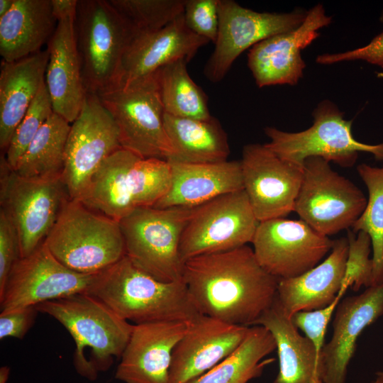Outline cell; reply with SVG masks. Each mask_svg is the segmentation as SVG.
Listing matches in <instances>:
<instances>
[{
  "instance_id": "cell-1",
  "label": "cell",
  "mask_w": 383,
  "mask_h": 383,
  "mask_svg": "<svg viewBox=\"0 0 383 383\" xmlns=\"http://www.w3.org/2000/svg\"><path fill=\"white\" fill-rule=\"evenodd\" d=\"M182 279L199 313L248 327L273 304L279 279L248 245L187 260Z\"/></svg>"
},
{
  "instance_id": "cell-2",
  "label": "cell",
  "mask_w": 383,
  "mask_h": 383,
  "mask_svg": "<svg viewBox=\"0 0 383 383\" xmlns=\"http://www.w3.org/2000/svg\"><path fill=\"white\" fill-rule=\"evenodd\" d=\"M87 294L133 324L190 322L199 313L183 280L164 282L137 267L127 256L99 272Z\"/></svg>"
},
{
  "instance_id": "cell-3",
  "label": "cell",
  "mask_w": 383,
  "mask_h": 383,
  "mask_svg": "<svg viewBox=\"0 0 383 383\" xmlns=\"http://www.w3.org/2000/svg\"><path fill=\"white\" fill-rule=\"evenodd\" d=\"M35 308L60 322L75 343L73 363L77 373L94 381L99 372L108 370L120 358L134 324L120 317L103 301L87 293L41 303Z\"/></svg>"
},
{
  "instance_id": "cell-4",
  "label": "cell",
  "mask_w": 383,
  "mask_h": 383,
  "mask_svg": "<svg viewBox=\"0 0 383 383\" xmlns=\"http://www.w3.org/2000/svg\"><path fill=\"white\" fill-rule=\"evenodd\" d=\"M172 180L168 161L143 158L121 148L102 162L78 201L119 222L135 209L153 207L168 192Z\"/></svg>"
},
{
  "instance_id": "cell-5",
  "label": "cell",
  "mask_w": 383,
  "mask_h": 383,
  "mask_svg": "<svg viewBox=\"0 0 383 383\" xmlns=\"http://www.w3.org/2000/svg\"><path fill=\"white\" fill-rule=\"evenodd\" d=\"M74 34L86 91L118 87L121 62L136 34L109 0H78Z\"/></svg>"
},
{
  "instance_id": "cell-6",
  "label": "cell",
  "mask_w": 383,
  "mask_h": 383,
  "mask_svg": "<svg viewBox=\"0 0 383 383\" xmlns=\"http://www.w3.org/2000/svg\"><path fill=\"white\" fill-rule=\"evenodd\" d=\"M44 243L60 262L82 274L99 273L126 255L119 222L74 199L65 204Z\"/></svg>"
},
{
  "instance_id": "cell-7",
  "label": "cell",
  "mask_w": 383,
  "mask_h": 383,
  "mask_svg": "<svg viewBox=\"0 0 383 383\" xmlns=\"http://www.w3.org/2000/svg\"><path fill=\"white\" fill-rule=\"evenodd\" d=\"M194 209L140 207L132 211L119 221L126 256L159 281L183 280L179 243Z\"/></svg>"
},
{
  "instance_id": "cell-8",
  "label": "cell",
  "mask_w": 383,
  "mask_h": 383,
  "mask_svg": "<svg viewBox=\"0 0 383 383\" xmlns=\"http://www.w3.org/2000/svg\"><path fill=\"white\" fill-rule=\"evenodd\" d=\"M97 95L118 126L122 148L143 158H172L156 72Z\"/></svg>"
},
{
  "instance_id": "cell-9",
  "label": "cell",
  "mask_w": 383,
  "mask_h": 383,
  "mask_svg": "<svg viewBox=\"0 0 383 383\" xmlns=\"http://www.w3.org/2000/svg\"><path fill=\"white\" fill-rule=\"evenodd\" d=\"M329 100L321 101L312 113L313 125L300 132H286L274 127L265 128L270 141L265 145L280 158L303 167L311 157H319L343 167H351L358 153L365 152L383 161V143L365 144L352 133L353 121Z\"/></svg>"
},
{
  "instance_id": "cell-10",
  "label": "cell",
  "mask_w": 383,
  "mask_h": 383,
  "mask_svg": "<svg viewBox=\"0 0 383 383\" xmlns=\"http://www.w3.org/2000/svg\"><path fill=\"white\" fill-rule=\"evenodd\" d=\"M62 178L29 179L20 176L0 157V210L17 233L20 257L41 245L70 200Z\"/></svg>"
},
{
  "instance_id": "cell-11",
  "label": "cell",
  "mask_w": 383,
  "mask_h": 383,
  "mask_svg": "<svg viewBox=\"0 0 383 383\" xmlns=\"http://www.w3.org/2000/svg\"><path fill=\"white\" fill-rule=\"evenodd\" d=\"M367 202L360 189L333 171L329 162L319 157L304 161L294 211L318 233L328 237L350 229Z\"/></svg>"
},
{
  "instance_id": "cell-12",
  "label": "cell",
  "mask_w": 383,
  "mask_h": 383,
  "mask_svg": "<svg viewBox=\"0 0 383 383\" xmlns=\"http://www.w3.org/2000/svg\"><path fill=\"white\" fill-rule=\"evenodd\" d=\"M259 221L243 189L195 207L182 233L179 255L189 259L252 243Z\"/></svg>"
},
{
  "instance_id": "cell-13",
  "label": "cell",
  "mask_w": 383,
  "mask_h": 383,
  "mask_svg": "<svg viewBox=\"0 0 383 383\" xmlns=\"http://www.w3.org/2000/svg\"><path fill=\"white\" fill-rule=\"evenodd\" d=\"M122 148L118 126L97 94L86 92L71 123L62 179L70 199L79 200L102 162Z\"/></svg>"
},
{
  "instance_id": "cell-14",
  "label": "cell",
  "mask_w": 383,
  "mask_h": 383,
  "mask_svg": "<svg viewBox=\"0 0 383 383\" xmlns=\"http://www.w3.org/2000/svg\"><path fill=\"white\" fill-rule=\"evenodd\" d=\"M307 11L289 13L257 12L233 0H219V25L214 50L204 69L211 82L221 81L234 61L248 49L273 35L299 26Z\"/></svg>"
},
{
  "instance_id": "cell-15",
  "label": "cell",
  "mask_w": 383,
  "mask_h": 383,
  "mask_svg": "<svg viewBox=\"0 0 383 383\" xmlns=\"http://www.w3.org/2000/svg\"><path fill=\"white\" fill-rule=\"evenodd\" d=\"M97 274H82L67 268L43 242L13 265L0 294L1 313L87 293Z\"/></svg>"
},
{
  "instance_id": "cell-16",
  "label": "cell",
  "mask_w": 383,
  "mask_h": 383,
  "mask_svg": "<svg viewBox=\"0 0 383 383\" xmlns=\"http://www.w3.org/2000/svg\"><path fill=\"white\" fill-rule=\"evenodd\" d=\"M252 243L261 267L278 279H287L316 266L334 240L301 219L279 218L260 222Z\"/></svg>"
},
{
  "instance_id": "cell-17",
  "label": "cell",
  "mask_w": 383,
  "mask_h": 383,
  "mask_svg": "<svg viewBox=\"0 0 383 383\" xmlns=\"http://www.w3.org/2000/svg\"><path fill=\"white\" fill-rule=\"evenodd\" d=\"M240 162L243 190L259 222L284 218L294 211L303 167L257 143L243 147Z\"/></svg>"
},
{
  "instance_id": "cell-18",
  "label": "cell",
  "mask_w": 383,
  "mask_h": 383,
  "mask_svg": "<svg viewBox=\"0 0 383 383\" xmlns=\"http://www.w3.org/2000/svg\"><path fill=\"white\" fill-rule=\"evenodd\" d=\"M331 22L332 17L326 14L321 4H318L307 11L304 22L297 28L252 47L248 54V66L256 84L260 88L296 84L306 67L301 50L319 37L320 29Z\"/></svg>"
},
{
  "instance_id": "cell-19",
  "label": "cell",
  "mask_w": 383,
  "mask_h": 383,
  "mask_svg": "<svg viewBox=\"0 0 383 383\" xmlns=\"http://www.w3.org/2000/svg\"><path fill=\"white\" fill-rule=\"evenodd\" d=\"M249 330L248 326L197 316L173 350L170 383H187L206 372L231 355Z\"/></svg>"
},
{
  "instance_id": "cell-20",
  "label": "cell",
  "mask_w": 383,
  "mask_h": 383,
  "mask_svg": "<svg viewBox=\"0 0 383 383\" xmlns=\"http://www.w3.org/2000/svg\"><path fill=\"white\" fill-rule=\"evenodd\" d=\"M190 322L134 324L115 377L125 383H170L173 350Z\"/></svg>"
},
{
  "instance_id": "cell-21",
  "label": "cell",
  "mask_w": 383,
  "mask_h": 383,
  "mask_svg": "<svg viewBox=\"0 0 383 383\" xmlns=\"http://www.w3.org/2000/svg\"><path fill=\"white\" fill-rule=\"evenodd\" d=\"M209 43L187 27L183 14L158 30L136 33L123 56L117 87L151 74L176 60L189 62Z\"/></svg>"
},
{
  "instance_id": "cell-22",
  "label": "cell",
  "mask_w": 383,
  "mask_h": 383,
  "mask_svg": "<svg viewBox=\"0 0 383 383\" xmlns=\"http://www.w3.org/2000/svg\"><path fill=\"white\" fill-rule=\"evenodd\" d=\"M383 315V284L348 296L337 306L330 341L321 352L323 383H345L348 366L362 331Z\"/></svg>"
},
{
  "instance_id": "cell-23",
  "label": "cell",
  "mask_w": 383,
  "mask_h": 383,
  "mask_svg": "<svg viewBox=\"0 0 383 383\" xmlns=\"http://www.w3.org/2000/svg\"><path fill=\"white\" fill-rule=\"evenodd\" d=\"M75 14L57 21L46 49L48 62L45 84L53 112L70 123L78 116L87 92L75 40Z\"/></svg>"
},
{
  "instance_id": "cell-24",
  "label": "cell",
  "mask_w": 383,
  "mask_h": 383,
  "mask_svg": "<svg viewBox=\"0 0 383 383\" xmlns=\"http://www.w3.org/2000/svg\"><path fill=\"white\" fill-rule=\"evenodd\" d=\"M169 162L172 172V185L155 208L196 207L220 196L243 189L240 161Z\"/></svg>"
},
{
  "instance_id": "cell-25",
  "label": "cell",
  "mask_w": 383,
  "mask_h": 383,
  "mask_svg": "<svg viewBox=\"0 0 383 383\" xmlns=\"http://www.w3.org/2000/svg\"><path fill=\"white\" fill-rule=\"evenodd\" d=\"M348 247L347 237L335 240L323 262L296 277L279 279L277 299L287 316L320 309L334 301L344 277Z\"/></svg>"
},
{
  "instance_id": "cell-26",
  "label": "cell",
  "mask_w": 383,
  "mask_h": 383,
  "mask_svg": "<svg viewBox=\"0 0 383 383\" xmlns=\"http://www.w3.org/2000/svg\"><path fill=\"white\" fill-rule=\"evenodd\" d=\"M254 326L266 328L276 343L279 370L272 383L323 381V365L321 353L309 338L299 334L292 318L284 313L277 297Z\"/></svg>"
},
{
  "instance_id": "cell-27",
  "label": "cell",
  "mask_w": 383,
  "mask_h": 383,
  "mask_svg": "<svg viewBox=\"0 0 383 383\" xmlns=\"http://www.w3.org/2000/svg\"><path fill=\"white\" fill-rule=\"evenodd\" d=\"M47 50L13 62L1 60L0 148L6 152L13 133L45 82Z\"/></svg>"
},
{
  "instance_id": "cell-28",
  "label": "cell",
  "mask_w": 383,
  "mask_h": 383,
  "mask_svg": "<svg viewBox=\"0 0 383 383\" xmlns=\"http://www.w3.org/2000/svg\"><path fill=\"white\" fill-rule=\"evenodd\" d=\"M57 25L51 0H14L0 18V55L13 62L35 54L48 43Z\"/></svg>"
},
{
  "instance_id": "cell-29",
  "label": "cell",
  "mask_w": 383,
  "mask_h": 383,
  "mask_svg": "<svg viewBox=\"0 0 383 383\" xmlns=\"http://www.w3.org/2000/svg\"><path fill=\"white\" fill-rule=\"evenodd\" d=\"M164 125L174 155L169 162L213 163L226 161L227 136L218 121L177 117L165 113Z\"/></svg>"
},
{
  "instance_id": "cell-30",
  "label": "cell",
  "mask_w": 383,
  "mask_h": 383,
  "mask_svg": "<svg viewBox=\"0 0 383 383\" xmlns=\"http://www.w3.org/2000/svg\"><path fill=\"white\" fill-rule=\"evenodd\" d=\"M277 348L270 332L262 326L250 327L240 345L228 357L187 383H247L259 377L274 358L264 359Z\"/></svg>"
},
{
  "instance_id": "cell-31",
  "label": "cell",
  "mask_w": 383,
  "mask_h": 383,
  "mask_svg": "<svg viewBox=\"0 0 383 383\" xmlns=\"http://www.w3.org/2000/svg\"><path fill=\"white\" fill-rule=\"evenodd\" d=\"M71 123L52 113L20 159L15 171L35 179L62 178Z\"/></svg>"
},
{
  "instance_id": "cell-32",
  "label": "cell",
  "mask_w": 383,
  "mask_h": 383,
  "mask_svg": "<svg viewBox=\"0 0 383 383\" xmlns=\"http://www.w3.org/2000/svg\"><path fill=\"white\" fill-rule=\"evenodd\" d=\"M187 62L178 60L156 72L165 113L182 118L210 119L208 98L189 76Z\"/></svg>"
},
{
  "instance_id": "cell-33",
  "label": "cell",
  "mask_w": 383,
  "mask_h": 383,
  "mask_svg": "<svg viewBox=\"0 0 383 383\" xmlns=\"http://www.w3.org/2000/svg\"><path fill=\"white\" fill-rule=\"evenodd\" d=\"M357 172L368 191L366 207L353 226L355 233L362 231L371 238L373 251L372 286L383 284V167L365 163L357 167Z\"/></svg>"
},
{
  "instance_id": "cell-34",
  "label": "cell",
  "mask_w": 383,
  "mask_h": 383,
  "mask_svg": "<svg viewBox=\"0 0 383 383\" xmlns=\"http://www.w3.org/2000/svg\"><path fill=\"white\" fill-rule=\"evenodd\" d=\"M136 33L158 30L182 16V0H109Z\"/></svg>"
},
{
  "instance_id": "cell-35",
  "label": "cell",
  "mask_w": 383,
  "mask_h": 383,
  "mask_svg": "<svg viewBox=\"0 0 383 383\" xmlns=\"http://www.w3.org/2000/svg\"><path fill=\"white\" fill-rule=\"evenodd\" d=\"M52 113L51 99L45 82L17 126L4 153L9 165L13 170H15L28 145Z\"/></svg>"
},
{
  "instance_id": "cell-36",
  "label": "cell",
  "mask_w": 383,
  "mask_h": 383,
  "mask_svg": "<svg viewBox=\"0 0 383 383\" xmlns=\"http://www.w3.org/2000/svg\"><path fill=\"white\" fill-rule=\"evenodd\" d=\"M348 254L344 277L338 296L342 298L351 287L358 291L361 287L368 288L373 283V262L370 258L372 242L370 235L360 231L355 233L348 230Z\"/></svg>"
},
{
  "instance_id": "cell-37",
  "label": "cell",
  "mask_w": 383,
  "mask_h": 383,
  "mask_svg": "<svg viewBox=\"0 0 383 383\" xmlns=\"http://www.w3.org/2000/svg\"><path fill=\"white\" fill-rule=\"evenodd\" d=\"M219 0H185L184 18L196 35L215 43L218 31Z\"/></svg>"
},
{
  "instance_id": "cell-38",
  "label": "cell",
  "mask_w": 383,
  "mask_h": 383,
  "mask_svg": "<svg viewBox=\"0 0 383 383\" xmlns=\"http://www.w3.org/2000/svg\"><path fill=\"white\" fill-rule=\"evenodd\" d=\"M341 298L336 299L328 306L316 310L301 311L295 313L292 321L297 328L301 329L321 353L324 346V338L327 326Z\"/></svg>"
},
{
  "instance_id": "cell-39",
  "label": "cell",
  "mask_w": 383,
  "mask_h": 383,
  "mask_svg": "<svg viewBox=\"0 0 383 383\" xmlns=\"http://www.w3.org/2000/svg\"><path fill=\"white\" fill-rule=\"evenodd\" d=\"M19 257V243L16 229L0 210V294L4 291L13 265Z\"/></svg>"
},
{
  "instance_id": "cell-40",
  "label": "cell",
  "mask_w": 383,
  "mask_h": 383,
  "mask_svg": "<svg viewBox=\"0 0 383 383\" xmlns=\"http://www.w3.org/2000/svg\"><path fill=\"white\" fill-rule=\"evenodd\" d=\"M355 60L365 61L383 69V30L363 47L344 52L321 54L316 61L321 65H332Z\"/></svg>"
},
{
  "instance_id": "cell-41",
  "label": "cell",
  "mask_w": 383,
  "mask_h": 383,
  "mask_svg": "<svg viewBox=\"0 0 383 383\" xmlns=\"http://www.w3.org/2000/svg\"><path fill=\"white\" fill-rule=\"evenodd\" d=\"M38 311L28 306L0 313V339L8 337L23 339L34 323Z\"/></svg>"
},
{
  "instance_id": "cell-42",
  "label": "cell",
  "mask_w": 383,
  "mask_h": 383,
  "mask_svg": "<svg viewBox=\"0 0 383 383\" xmlns=\"http://www.w3.org/2000/svg\"><path fill=\"white\" fill-rule=\"evenodd\" d=\"M78 0H51L52 13L58 20L76 13Z\"/></svg>"
},
{
  "instance_id": "cell-43",
  "label": "cell",
  "mask_w": 383,
  "mask_h": 383,
  "mask_svg": "<svg viewBox=\"0 0 383 383\" xmlns=\"http://www.w3.org/2000/svg\"><path fill=\"white\" fill-rule=\"evenodd\" d=\"M14 0H0V18L9 11Z\"/></svg>"
},
{
  "instance_id": "cell-44",
  "label": "cell",
  "mask_w": 383,
  "mask_h": 383,
  "mask_svg": "<svg viewBox=\"0 0 383 383\" xmlns=\"http://www.w3.org/2000/svg\"><path fill=\"white\" fill-rule=\"evenodd\" d=\"M10 375V368L3 366L0 368V383H6Z\"/></svg>"
},
{
  "instance_id": "cell-45",
  "label": "cell",
  "mask_w": 383,
  "mask_h": 383,
  "mask_svg": "<svg viewBox=\"0 0 383 383\" xmlns=\"http://www.w3.org/2000/svg\"><path fill=\"white\" fill-rule=\"evenodd\" d=\"M376 379L372 383H383V371L376 373Z\"/></svg>"
},
{
  "instance_id": "cell-46",
  "label": "cell",
  "mask_w": 383,
  "mask_h": 383,
  "mask_svg": "<svg viewBox=\"0 0 383 383\" xmlns=\"http://www.w3.org/2000/svg\"><path fill=\"white\" fill-rule=\"evenodd\" d=\"M313 383H323V381L321 379H318L316 382H314Z\"/></svg>"
}]
</instances>
